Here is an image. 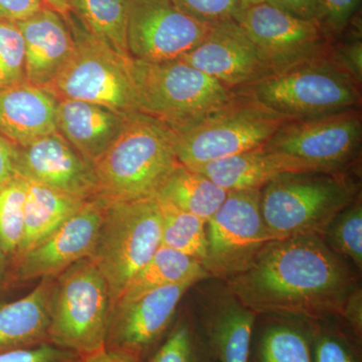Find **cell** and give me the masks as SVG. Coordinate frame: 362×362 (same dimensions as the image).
Here are the masks:
<instances>
[{"mask_svg": "<svg viewBox=\"0 0 362 362\" xmlns=\"http://www.w3.org/2000/svg\"><path fill=\"white\" fill-rule=\"evenodd\" d=\"M223 283L257 315L305 321L342 319L358 287L349 262L315 235L270 240Z\"/></svg>", "mask_w": 362, "mask_h": 362, "instance_id": "obj_1", "label": "cell"}, {"mask_svg": "<svg viewBox=\"0 0 362 362\" xmlns=\"http://www.w3.org/2000/svg\"><path fill=\"white\" fill-rule=\"evenodd\" d=\"M180 165L173 131L160 121L135 112L94 163L97 197L107 204L156 199Z\"/></svg>", "mask_w": 362, "mask_h": 362, "instance_id": "obj_2", "label": "cell"}, {"mask_svg": "<svg viewBox=\"0 0 362 362\" xmlns=\"http://www.w3.org/2000/svg\"><path fill=\"white\" fill-rule=\"evenodd\" d=\"M359 195L349 171L282 173L261 188L262 216L273 240L322 238L333 218Z\"/></svg>", "mask_w": 362, "mask_h": 362, "instance_id": "obj_3", "label": "cell"}, {"mask_svg": "<svg viewBox=\"0 0 362 362\" xmlns=\"http://www.w3.org/2000/svg\"><path fill=\"white\" fill-rule=\"evenodd\" d=\"M289 120L245 90H235L223 106L175 133L176 157L192 169L207 162L263 147Z\"/></svg>", "mask_w": 362, "mask_h": 362, "instance_id": "obj_4", "label": "cell"}, {"mask_svg": "<svg viewBox=\"0 0 362 362\" xmlns=\"http://www.w3.org/2000/svg\"><path fill=\"white\" fill-rule=\"evenodd\" d=\"M132 74L138 112L173 131L199 122L235 92L180 59L156 63L132 59Z\"/></svg>", "mask_w": 362, "mask_h": 362, "instance_id": "obj_5", "label": "cell"}, {"mask_svg": "<svg viewBox=\"0 0 362 362\" xmlns=\"http://www.w3.org/2000/svg\"><path fill=\"white\" fill-rule=\"evenodd\" d=\"M361 87L330 52L240 90L281 115L301 119L359 108Z\"/></svg>", "mask_w": 362, "mask_h": 362, "instance_id": "obj_6", "label": "cell"}, {"mask_svg": "<svg viewBox=\"0 0 362 362\" xmlns=\"http://www.w3.org/2000/svg\"><path fill=\"white\" fill-rule=\"evenodd\" d=\"M111 317L108 284L90 258L62 272L54 281L47 339L89 356L105 349Z\"/></svg>", "mask_w": 362, "mask_h": 362, "instance_id": "obj_7", "label": "cell"}, {"mask_svg": "<svg viewBox=\"0 0 362 362\" xmlns=\"http://www.w3.org/2000/svg\"><path fill=\"white\" fill-rule=\"evenodd\" d=\"M65 18L75 44L45 90L58 100L90 102L126 114L138 112L132 58L121 56L93 37L73 13Z\"/></svg>", "mask_w": 362, "mask_h": 362, "instance_id": "obj_8", "label": "cell"}, {"mask_svg": "<svg viewBox=\"0 0 362 362\" xmlns=\"http://www.w3.org/2000/svg\"><path fill=\"white\" fill-rule=\"evenodd\" d=\"M160 246L161 214L156 199L107 204L90 259L108 284L111 312Z\"/></svg>", "mask_w": 362, "mask_h": 362, "instance_id": "obj_9", "label": "cell"}, {"mask_svg": "<svg viewBox=\"0 0 362 362\" xmlns=\"http://www.w3.org/2000/svg\"><path fill=\"white\" fill-rule=\"evenodd\" d=\"M361 140V112L351 108L289 119L263 148L294 159L308 173H346L358 156Z\"/></svg>", "mask_w": 362, "mask_h": 362, "instance_id": "obj_10", "label": "cell"}, {"mask_svg": "<svg viewBox=\"0 0 362 362\" xmlns=\"http://www.w3.org/2000/svg\"><path fill=\"white\" fill-rule=\"evenodd\" d=\"M206 256L202 265L209 279L226 282L246 270L272 237L261 211V188L228 192L206 223Z\"/></svg>", "mask_w": 362, "mask_h": 362, "instance_id": "obj_11", "label": "cell"}, {"mask_svg": "<svg viewBox=\"0 0 362 362\" xmlns=\"http://www.w3.org/2000/svg\"><path fill=\"white\" fill-rule=\"evenodd\" d=\"M235 21L273 74L326 56L332 49L333 40L317 21L297 18L265 1L243 6Z\"/></svg>", "mask_w": 362, "mask_h": 362, "instance_id": "obj_12", "label": "cell"}, {"mask_svg": "<svg viewBox=\"0 0 362 362\" xmlns=\"http://www.w3.org/2000/svg\"><path fill=\"white\" fill-rule=\"evenodd\" d=\"M192 281L153 290L112 311L105 349L147 362L175 324L176 310Z\"/></svg>", "mask_w": 362, "mask_h": 362, "instance_id": "obj_13", "label": "cell"}, {"mask_svg": "<svg viewBox=\"0 0 362 362\" xmlns=\"http://www.w3.org/2000/svg\"><path fill=\"white\" fill-rule=\"evenodd\" d=\"M126 1L128 52L138 61L180 59L204 40L211 28L183 13L173 0Z\"/></svg>", "mask_w": 362, "mask_h": 362, "instance_id": "obj_14", "label": "cell"}, {"mask_svg": "<svg viewBox=\"0 0 362 362\" xmlns=\"http://www.w3.org/2000/svg\"><path fill=\"white\" fill-rule=\"evenodd\" d=\"M107 202L96 197L39 244L11 261L8 283L58 277L80 259L90 258L96 245Z\"/></svg>", "mask_w": 362, "mask_h": 362, "instance_id": "obj_15", "label": "cell"}, {"mask_svg": "<svg viewBox=\"0 0 362 362\" xmlns=\"http://www.w3.org/2000/svg\"><path fill=\"white\" fill-rule=\"evenodd\" d=\"M180 59L230 90L251 87L273 74L235 20L211 26L204 40Z\"/></svg>", "mask_w": 362, "mask_h": 362, "instance_id": "obj_16", "label": "cell"}, {"mask_svg": "<svg viewBox=\"0 0 362 362\" xmlns=\"http://www.w3.org/2000/svg\"><path fill=\"white\" fill-rule=\"evenodd\" d=\"M16 173L23 180L80 199L97 197L94 164L74 148L58 131L16 146Z\"/></svg>", "mask_w": 362, "mask_h": 362, "instance_id": "obj_17", "label": "cell"}, {"mask_svg": "<svg viewBox=\"0 0 362 362\" xmlns=\"http://www.w3.org/2000/svg\"><path fill=\"white\" fill-rule=\"evenodd\" d=\"M218 282L204 286L195 319L216 362H249L258 315Z\"/></svg>", "mask_w": 362, "mask_h": 362, "instance_id": "obj_18", "label": "cell"}, {"mask_svg": "<svg viewBox=\"0 0 362 362\" xmlns=\"http://www.w3.org/2000/svg\"><path fill=\"white\" fill-rule=\"evenodd\" d=\"M16 23L25 40L26 81L45 89L73 51L70 26L65 16L47 6Z\"/></svg>", "mask_w": 362, "mask_h": 362, "instance_id": "obj_19", "label": "cell"}, {"mask_svg": "<svg viewBox=\"0 0 362 362\" xmlns=\"http://www.w3.org/2000/svg\"><path fill=\"white\" fill-rule=\"evenodd\" d=\"M129 116L103 105L58 100L57 131L94 164L122 132Z\"/></svg>", "mask_w": 362, "mask_h": 362, "instance_id": "obj_20", "label": "cell"}, {"mask_svg": "<svg viewBox=\"0 0 362 362\" xmlns=\"http://www.w3.org/2000/svg\"><path fill=\"white\" fill-rule=\"evenodd\" d=\"M58 99L28 82L0 90V135L25 146L57 132Z\"/></svg>", "mask_w": 362, "mask_h": 362, "instance_id": "obj_21", "label": "cell"}, {"mask_svg": "<svg viewBox=\"0 0 362 362\" xmlns=\"http://www.w3.org/2000/svg\"><path fill=\"white\" fill-rule=\"evenodd\" d=\"M192 170L206 175L226 192L262 188L282 173H308L294 159L263 147L207 162Z\"/></svg>", "mask_w": 362, "mask_h": 362, "instance_id": "obj_22", "label": "cell"}, {"mask_svg": "<svg viewBox=\"0 0 362 362\" xmlns=\"http://www.w3.org/2000/svg\"><path fill=\"white\" fill-rule=\"evenodd\" d=\"M56 278L40 279L25 297L0 303V352L49 341V311Z\"/></svg>", "mask_w": 362, "mask_h": 362, "instance_id": "obj_23", "label": "cell"}, {"mask_svg": "<svg viewBox=\"0 0 362 362\" xmlns=\"http://www.w3.org/2000/svg\"><path fill=\"white\" fill-rule=\"evenodd\" d=\"M25 181V226L20 249L14 257L39 244L90 201Z\"/></svg>", "mask_w": 362, "mask_h": 362, "instance_id": "obj_24", "label": "cell"}, {"mask_svg": "<svg viewBox=\"0 0 362 362\" xmlns=\"http://www.w3.org/2000/svg\"><path fill=\"white\" fill-rule=\"evenodd\" d=\"M206 279H209V276L199 261L160 246L148 263L130 281L115 307L129 303L147 293L166 286L188 281L199 283Z\"/></svg>", "mask_w": 362, "mask_h": 362, "instance_id": "obj_25", "label": "cell"}, {"mask_svg": "<svg viewBox=\"0 0 362 362\" xmlns=\"http://www.w3.org/2000/svg\"><path fill=\"white\" fill-rule=\"evenodd\" d=\"M228 192L206 175L180 164L169 176L156 199L194 214L206 223L225 202Z\"/></svg>", "mask_w": 362, "mask_h": 362, "instance_id": "obj_26", "label": "cell"}, {"mask_svg": "<svg viewBox=\"0 0 362 362\" xmlns=\"http://www.w3.org/2000/svg\"><path fill=\"white\" fill-rule=\"evenodd\" d=\"M272 321L252 335L249 362H312L308 324Z\"/></svg>", "mask_w": 362, "mask_h": 362, "instance_id": "obj_27", "label": "cell"}, {"mask_svg": "<svg viewBox=\"0 0 362 362\" xmlns=\"http://www.w3.org/2000/svg\"><path fill=\"white\" fill-rule=\"evenodd\" d=\"M70 13L93 37L121 56L131 58L126 0H71Z\"/></svg>", "mask_w": 362, "mask_h": 362, "instance_id": "obj_28", "label": "cell"}, {"mask_svg": "<svg viewBox=\"0 0 362 362\" xmlns=\"http://www.w3.org/2000/svg\"><path fill=\"white\" fill-rule=\"evenodd\" d=\"M156 201L161 214V246L202 264L206 256V221L166 202Z\"/></svg>", "mask_w": 362, "mask_h": 362, "instance_id": "obj_29", "label": "cell"}, {"mask_svg": "<svg viewBox=\"0 0 362 362\" xmlns=\"http://www.w3.org/2000/svg\"><path fill=\"white\" fill-rule=\"evenodd\" d=\"M147 362H216L194 316L185 315Z\"/></svg>", "mask_w": 362, "mask_h": 362, "instance_id": "obj_30", "label": "cell"}, {"mask_svg": "<svg viewBox=\"0 0 362 362\" xmlns=\"http://www.w3.org/2000/svg\"><path fill=\"white\" fill-rule=\"evenodd\" d=\"M335 319L307 321L312 362H361V340Z\"/></svg>", "mask_w": 362, "mask_h": 362, "instance_id": "obj_31", "label": "cell"}, {"mask_svg": "<svg viewBox=\"0 0 362 362\" xmlns=\"http://www.w3.org/2000/svg\"><path fill=\"white\" fill-rule=\"evenodd\" d=\"M327 246L357 269L362 268L361 195L333 218L322 235Z\"/></svg>", "mask_w": 362, "mask_h": 362, "instance_id": "obj_32", "label": "cell"}, {"mask_svg": "<svg viewBox=\"0 0 362 362\" xmlns=\"http://www.w3.org/2000/svg\"><path fill=\"white\" fill-rule=\"evenodd\" d=\"M25 197V181L20 176L0 188V245L11 261L23 240Z\"/></svg>", "mask_w": 362, "mask_h": 362, "instance_id": "obj_33", "label": "cell"}, {"mask_svg": "<svg viewBox=\"0 0 362 362\" xmlns=\"http://www.w3.org/2000/svg\"><path fill=\"white\" fill-rule=\"evenodd\" d=\"M28 82L25 47L18 23L0 21V90Z\"/></svg>", "mask_w": 362, "mask_h": 362, "instance_id": "obj_34", "label": "cell"}, {"mask_svg": "<svg viewBox=\"0 0 362 362\" xmlns=\"http://www.w3.org/2000/svg\"><path fill=\"white\" fill-rule=\"evenodd\" d=\"M175 6L194 21L213 26L235 20L243 0H173Z\"/></svg>", "mask_w": 362, "mask_h": 362, "instance_id": "obj_35", "label": "cell"}, {"mask_svg": "<svg viewBox=\"0 0 362 362\" xmlns=\"http://www.w3.org/2000/svg\"><path fill=\"white\" fill-rule=\"evenodd\" d=\"M361 0H320L317 23L334 42L354 21Z\"/></svg>", "mask_w": 362, "mask_h": 362, "instance_id": "obj_36", "label": "cell"}, {"mask_svg": "<svg viewBox=\"0 0 362 362\" xmlns=\"http://www.w3.org/2000/svg\"><path fill=\"white\" fill-rule=\"evenodd\" d=\"M81 356L47 341L0 352V362H78Z\"/></svg>", "mask_w": 362, "mask_h": 362, "instance_id": "obj_37", "label": "cell"}, {"mask_svg": "<svg viewBox=\"0 0 362 362\" xmlns=\"http://www.w3.org/2000/svg\"><path fill=\"white\" fill-rule=\"evenodd\" d=\"M332 54L347 71L361 83L362 78V45L361 35H354L349 42L335 47L332 44Z\"/></svg>", "mask_w": 362, "mask_h": 362, "instance_id": "obj_38", "label": "cell"}, {"mask_svg": "<svg viewBox=\"0 0 362 362\" xmlns=\"http://www.w3.org/2000/svg\"><path fill=\"white\" fill-rule=\"evenodd\" d=\"M44 6L42 0H0V21L20 23Z\"/></svg>", "mask_w": 362, "mask_h": 362, "instance_id": "obj_39", "label": "cell"}, {"mask_svg": "<svg viewBox=\"0 0 362 362\" xmlns=\"http://www.w3.org/2000/svg\"><path fill=\"white\" fill-rule=\"evenodd\" d=\"M264 1L297 18L315 21L318 16L319 6H320V0H264Z\"/></svg>", "mask_w": 362, "mask_h": 362, "instance_id": "obj_40", "label": "cell"}, {"mask_svg": "<svg viewBox=\"0 0 362 362\" xmlns=\"http://www.w3.org/2000/svg\"><path fill=\"white\" fill-rule=\"evenodd\" d=\"M16 158V145L0 135V188L18 177Z\"/></svg>", "mask_w": 362, "mask_h": 362, "instance_id": "obj_41", "label": "cell"}, {"mask_svg": "<svg viewBox=\"0 0 362 362\" xmlns=\"http://www.w3.org/2000/svg\"><path fill=\"white\" fill-rule=\"evenodd\" d=\"M342 320L358 339L362 337V296L358 287L350 295Z\"/></svg>", "mask_w": 362, "mask_h": 362, "instance_id": "obj_42", "label": "cell"}, {"mask_svg": "<svg viewBox=\"0 0 362 362\" xmlns=\"http://www.w3.org/2000/svg\"><path fill=\"white\" fill-rule=\"evenodd\" d=\"M78 362H140L135 361L118 354V352L110 351V350L103 349L101 351L95 352L89 356H81Z\"/></svg>", "mask_w": 362, "mask_h": 362, "instance_id": "obj_43", "label": "cell"}, {"mask_svg": "<svg viewBox=\"0 0 362 362\" xmlns=\"http://www.w3.org/2000/svg\"><path fill=\"white\" fill-rule=\"evenodd\" d=\"M9 268L11 259L0 245V291L8 284Z\"/></svg>", "mask_w": 362, "mask_h": 362, "instance_id": "obj_44", "label": "cell"}, {"mask_svg": "<svg viewBox=\"0 0 362 362\" xmlns=\"http://www.w3.org/2000/svg\"><path fill=\"white\" fill-rule=\"evenodd\" d=\"M45 6L49 7L58 11L62 16H66L70 13L71 0H42Z\"/></svg>", "mask_w": 362, "mask_h": 362, "instance_id": "obj_45", "label": "cell"}, {"mask_svg": "<svg viewBox=\"0 0 362 362\" xmlns=\"http://www.w3.org/2000/svg\"><path fill=\"white\" fill-rule=\"evenodd\" d=\"M264 0H243V6H249V4H259L263 2Z\"/></svg>", "mask_w": 362, "mask_h": 362, "instance_id": "obj_46", "label": "cell"}]
</instances>
